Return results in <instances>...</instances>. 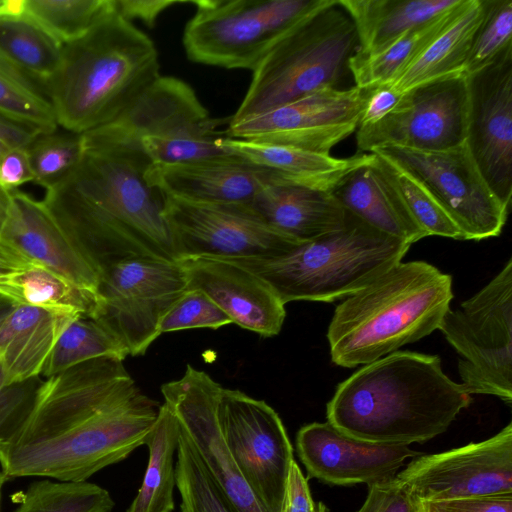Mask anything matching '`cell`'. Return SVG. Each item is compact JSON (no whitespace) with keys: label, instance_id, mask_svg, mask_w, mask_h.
Returning <instances> with one entry per match:
<instances>
[{"label":"cell","instance_id":"6da1fadb","mask_svg":"<svg viewBox=\"0 0 512 512\" xmlns=\"http://www.w3.org/2000/svg\"><path fill=\"white\" fill-rule=\"evenodd\" d=\"M160 405L117 358L83 362L42 380L27 418L0 445L7 478L87 481L145 445Z\"/></svg>","mask_w":512,"mask_h":512},{"label":"cell","instance_id":"7a4b0ae2","mask_svg":"<svg viewBox=\"0 0 512 512\" xmlns=\"http://www.w3.org/2000/svg\"><path fill=\"white\" fill-rule=\"evenodd\" d=\"M150 165L139 151L84 145L78 167L46 190L43 202L99 274L131 256L178 261L165 194L146 179Z\"/></svg>","mask_w":512,"mask_h":512},{"label":"cell","instance_id":"3957f363","mask_svg":"<svg viewBox=\"0 0 512 512\" xmlns=\"http://www.w3.org/2000/svg\"><path fill=\"white\" fill-rule=\"evenodd\" d=\"M472 402L441 359L395 351L363 365L341 382L327 403V422L368 442L424 443L445 432Z\"/></svg>","mask_w":512,"mask_h":512},{"label":"cell","instance_id":"277c9868","mask_svg":"<svg viewBox=\"0 0 512 512\" xmlns=\"http://www.w3.org/2000/svg\"><path fill=\"white\" fill-rule=\"evenodd\" d=\"M159 69L154 42L115 8L63 45L47 85L58 125L83 134L110 122L160 76Z\"/></svg>","mask_w":512,"mask_h":512},{"label":"cell","instance_id":"5b68a950","mask_svg":"<svg viewBox=\"0 0 512 512\" xmlns=\"http://www.w3.org/2000/svg\"><path fill=\"white\" fill-rule=\"evenodd\" d=\"M452 277L424 261L399 262L335 309L327 339L332 362L366 365L439 329Z\"/></svg>","mask_w":512,"mask_h":512},{"label":"cell","instance_id":"8992f818","mask_svg":"<svg viewBox=\"0 0 512 512\" xmlns=\"http://www.w3.org/2000/svg\"><path fill=\"white\" fill-rule=\"evenodd\" d=\"M410 246L348 211L341 228L303 242L286 255L230 261L266 281L284 304L333 302L359 291L401 262Z\"/></svg>","mask_w":512,"mask_h":512},{"label":"cell","instance_id":"52a82bcc","mask_svg":"<svg viewBox=\"0 0 512 512\" xmlns=\"http://www.w3.org/2000/svg\"><path fill=\"white\" fill-rule=\"evenodd\" d=\"M358 48L355 26L337 0H323L269 50L228 122H238L325 88H337Z\"/></svg>","mask_w":512,"mask_h":512},{"label":"cell","instance_id":"ba28073f","mask_svg":"<svg viewBox=\"0 0 512 512\" xmlns=\"http://www.w3.org/2000/svg\"><path fill=\"white\" fill-rule=\"evenodd\" d=\"M221 123L188 83L160 75L113 120L82 136L84 145L142 152L151 165L176 164L227 153Z\"/></svg>","mask_w":512,"mask_h":512},{"label":"cell","instance_id":"9c48e42d","mask_svg":"<svg viewBox=\"0 0 512 512\" xmlns=\"http://www.w3.org/2000/svg\"><path fill=\"white\" fill-rule=\"evenodd\" d=\"M323 0H194L183 33L195 63L255 70L269 50Z\"/></svg>","mask_w":512,"mask_h":512},{"label":"cell","instance_id":"30bf717a","mask_svg":"<svg viewBox=\"0 0 512 512\" xmlns=\"http://www.w3.org/2000/svg\"><path fill=\"white\" fill-rule=\"evenodd\" d=\"M439 330L459 355L460 384L470 394L512 403V259L480 291L451 308Z\"/></svg>","mask_w":512,"mask_h":512},{"label":"cell","instance_id":"8fae6325","mask_svg":"<svg viewBox=\"0 0 512 512\" xmlns=\"http://www.w3.org/2000/svg\"><path fill=\"white\" fill-rule=\"evenodd\" d=\"M186 290L179 261L123 258L100 270V307L95 318L121 340L129 355H143L160 336L162 318Z\"/></svg>","mask_w":512,"mask_h":512},{"label":"cell","instance_id":"7c38bea8","mask_svg":"<svg viewBox=\"0 0 512 512\" xmlns=\"http://www.w3.org/2000/svg\"><path fill=\"white\" fill-rule=\"evenodd\" d=\"M164 215L178 261L274 258L301 244L269 226L251 204L198 202L165 195Z\"/></svg>","mask_w":512,"mask_h":512},{"label":"cell","instance_id":"4fadbf2b","mask_svg":"<svg viewBox=\"0 0 512 512\" xmlns=\"http://www.w3.org/2000/svg\"><path fill=\"white\" fill-rule=\"evenodd\" d=\"M222 438L264 512H282L293 446L278 413L265 401L223 388L217 404Z\"/></svg>","mask_w":512,"mask_h":512},{"label":"cell","instance_id":"5bb4252c","mask_svg":"<svg viewBox=\"0 0 512 512\" xmlns=\"http://www.w3.org/2000/svg\"><path fill=\"white\" fill-rule=\"evenodd\" d=\"M372 152L387 156L413 174L456 225L463 240H482L501 233L509 208L488 185L466 140L444 150L387 146Z\"/></svg>","mask_w":512,"mask_h":512},{"label":"cell","instance_id":"9a60e30c","mask_svg":"<svg viewBox=\"0 0 512 512\" xmlns=\"http://www.w3.org/2000/svg\"><path fill=\"white\" fill-rule=\"evenodd\" d=\"M468 90L464 74L447 76L403 92L379 120L356 129L359 151L399 146L436 151L463 143L467 135Z\"/></svg>","mask_w":512,"mask_h":512},{"label":"cell","instance_id":"2e32d148","mask_svg":"<svg viewBox=\"0 0 512 512\" xmlns=\"http://www.w3.org/2000/svg\"><path fill=\"white\" fill-rule=\"evenodd\" d=\"M395 478L418 503L512 494V423L483 441L421 454Z\"/></svg>","mask_w":512,"mask_h":512},{"label":"cell","instance_id":"e0dca14e","mask_svg":"<svg viewBox=\"0 0 512 512\" xmlns=\"http://www.w3.org/2000/svg\"><path fill=\"white\" fill-rule=\"evenodd\" d=\"M366 89L325 88L238 122H228L230 138L293 146L317 153L331 149L356 131Z\"/></svg>","mask_w":512,"mask_h":512},{"label":"cell","instance_id":"ac0fdd59","mask_svg":"<svg viewBox=\"0 0 512 512\" xmlns=\"http://www.w3.org/2000/svg\"><path fill=\"white\" fill-rule=\"evenodd\" d=\"M466 76V75H465ZM467 146L490 188L510 208L512 197V47L466 76Z\"/></svg>","mask_w":512,"mask_h":512},{"label":"cell","instance_id":"d6986e66","mask_svg":"<svg viewBox=\"0 0 512 512\" xmlns=\"http://www.w3.org/2000/svg\"><path fill=\"white\" fill-rule=\"evenodd\" d=\"M222 389L207 373L187 365L183 376L162 385L161 392L233 512H264L222 438L217 421Z\"/></svg>","mask_w":512,"mask_h":512},{"label":"cell","instance_id":"ffe728a7","mask_svg":"<svg viewBox=\"0 0 512 512\" xmlns=\"http://www.w3.org/2000/svg\"><path fill=\"white\" fill-rule=\"evenodd\" d=\"M297 453L308 477L331 485H369L396 477L408 458L422 453L403 444L375 443L350 437L329 422L301 427Z\"/></svg>","mask_w":512,"mask_h":512},{"label":"cell","instance_id":"44dd1931","mask_svg":"<svg viewBox=\"0 0 512 512\" xmlns=\"http://www.w3.org/2000/svg\"><path fill=\"white\" fill-rule=\"evenodd\" d=\"M187 289L205 293L232 321L263 337L277 335L284 323L285 304L272 287L244 266L224 259L179 260Z\"/></svg>","mask_w":512,"mask_h":512},{"label":"cell","instance_id":"7402d4cb","mask_svg":"<svg viewBox=\"0 0 512 512\" xmlns=\"http://www.w3.org/2000/svg\"><path fill=\"white\" fill-rule=\"evenodd\" d=\"M148 182L165 195L209 203L251 204L279 172L229 152L176 164H152Z\"/></svg>","mask_w":512,"mask_h":512},{"label":"cell","instance_id":"603a6c76","mask_svg":"<svg viewBox=\"0 0 512 512\" xmlns=\"http://www.w3.org/2000/svg\"><path fill=\"white\" fill-rule=\"evenodd\" d=\"M0 234L35 264L97 291L99 271L42 201L18 189Z\"/></svg>","mask_w":512,"mask_h":512},{"label":"cell","instance_id":"cb8c5ba5","mask_svg":"<svg viewBox=\"0 0 512 512\" xmlns=\"http://www.w3.org/2000/svg\"><path fill=\"white\" fill-rule=\"evenodd\" d=\"M251 206L269 226L301 243L341 228L348 217L331 192L282 181L266 185Z\"/></svg>","mask_w":512,"mask_h":512},{"label":"cell","instance_id":"d4e9b609","mask_svg":"<svg viewBox=\"0 0 512 512\" xmlns=\"http://www.w3.org/2000/svg\"><path fill=\"white\" fill-rule=\"evenodd\" d=\"M77 317L14 304L0 321V370L5 384L41 377L59 336Z\"/></svg>","mask_w":512,"mask_h":512},{"label":"cell","instance_id":"484cf974","mask_svg":"<svg viewBox=\"0 0 512 512\" xmlns=\"http://www.w3.org/2000/svg\"><path fill=\"white\" fill-rule=\"evenodd\" d=\"M219 144L226 152L279 172L280 180L331 192L350 171L363 164L368 153L335 158L293 146L242 140L223 136Z\"/></svg>","mask_w":512,"mask_h":512},{"label":"cell","instance_id":"4316f807","mask_svg":"<svg viewBox=\"0 0 512 512\" xmlns=\"http://www.w3.org/2000/svg\"><path fill=\"white\" fill-rule=\"evenodd\" d=\"M349 212L374 229L409 245L427 237L374 166L372 154L331 191Z\"/></svg>","mask_w":512,"mask_h":512},{"label":"cell","instance_id":"83f0119b","mask_svg":"<svg viewBox=\"0 0 512 512\" xmlns=\"http://www.w3.org/2000/svg\"><path fill=\"white\" fill-rule=\"evenodd\" d=\"M484 13L485 0H463L451 22L387 85L402 94L425 82L464 74Z\"/></svg>","mask_w":512,"mask_h":512},{"label":"cell","instance_id":"f1b7e54d","mask_svg":"<svg viewBox=\"0 0 512 512\" xmlns=\"http://www.w3.org/2000/svg\"><path fill=\"white\" fill-rule=\"evenodd\" d=\"M352 20L358 38L357 53L371 54L407 30L421 25L458 0H337Z\"/></svg>","mask_w":512,"mask_h":512},{"label":"cell","instance_id":"f546056e","mask_svg":"<svg viewBox=\"0 0 512 512\" xmlns=\"http://www.w3.org/2000/svg\"><path fill=\"white\" fill-rule=\"evenodd\" d=\"M0 295L15 305H27L73 316L96 317L97 291L82 287L40 265L0 278Z\"/></svg>","mask_w":512,"mask_h":512},{"label":"cell","instance_id":"4dcf8cb0","mask_svg":"<svg viewBox=\"0 0 512 512\" xmlns=\"http://www.w3.org/2000/svg\"><path fill=\"white\" fill-rule=\"evenodd\" d=\"M179 437V420L171 408L163 403L145 444L149 459L142 484L126 512L174 511L175 458Z\"/></svg>","mask_w":512,"mask_h":512},{"label":"cell","instance_id":"1f68e13d","mask_svg":"<svg viewBox=\"0 0 512 512\" xmlns=\"http://www.w3.org/2000/svg\"><path fill=\"white\" fill-rule=\"evenodd\" d=\"M62 51L63 44L29 16L0 17V61L46 94L60 66Z\"/></svg>","mask_w":512,"mask_h":512},{"label":"cell","instance_id":"d6a6232c","mask_svg":"<svg viewBox=\"0 0 512 512\" xmlns=\"http://www.w3.org/2000/svg\"><path fill=\"white\" fill-rule=\"evenodd\" d=\"M463 0L435 18L415 26L371 54L356 51L348 60L355 86L368 89L393 81L451 22Z\"/></svg>","mask_w":512,"mask_h":512},{"label":"cell","instance_id":"836d02e7","mask_svg":"<svg viewBox=\"0 0 512 512\" xmlns=\"http://www.w3.org/2000/svg\"><path fill=\"white\" fill-rule=\"evenodd\" d=\"M129 355L121 340L98 318L80 316L71 321L47 357L41 377L57 375L98 358L123 360Z\"/></svg>","mask_w":512,"mask_h":512},{"label":"cell","instance_id":"e575fe53","mask_svg":"<svg viewBox=\"0 0 512 512\" xmlns=\"http://www.w3.org/2000/svg\"><path fill=\"white\" fill-rule=\"evenodd\" d=\"M374 166L386 179L400 202L426 234L463 240V236L427 188L408 170L379 152H371Z\"/></svg>","mask_w":512,"mask_h":512},{"label":"cell","instance_id":"d590c367","mask_svg":"<svg viewBox=\"0 0 512 512\" xmlns=\"http://www.w3.org/2000/svg\"><path fill=\"white\" fill-rule=\"evenodd\" d=\"M108 490L88 481L43 480L31 483L13 512H112Z\"/></svg>","mask_w":512,"mask_h":512},{"label":"cell","instance_id":"8d00e7d4","mask_svg":"<svg viewBox=\"0 0 512 512\" xmlns=\"http://www.w3.org/2000/svg\"><path fill=\"white\" fill-rule=\"evenodd\" d=\"M33 181L49 190L67 179L84 154L83 136L61 126L42 131L26 147Z\"/></svg>","mask_w":512,"mask_h":512},{"label":"cell","instance_id":"74e56055","mask_svg":"<svg viewBox=\"0 0 512 512\" xmlns=\"http://www.w3.org/2000/svg\"><path fill=\"white\" fill-rule=\"evenodd\" d=\"M25 8L27 16L64 45L113 11L115 0H26Z\"/></svg>","mask_w":512,"mask_h":512},{"label":"cell","instance_id":"f35d334b","mask_svg":"<svg viewBox=\"0 0 512 512\" xmlns=\"http://www.w3.org/2000/svg\"><path fill=\"white\" fill-rule=\"evenodd\" d=\"M175 472L180 512H233L181 425Z\"/></svg>","mask_w":512,"mask_h":512},{"label":"cell","instance_id":"ab89813d","mask_svg":"<svg viewBox=\"0 0 512 512\" xmlns=\"http://www.w3.org/2000/svg\"><path fill=\"white\" fill-rule=\"evenodd\" d=\"M0 113L41 131L58 126L47 94L0 61Z\"/></svg>","mask_w":512,"mask_h":512},{"label":"cell","instance_id":"60d3db41","mask_svg":"<svg viewBox=\"0 0 512 512\" xmlns=\"http://www.w3.org/2000/svg\"><path fill=\"white\" fill-rule=\"evenodd\" d=\"M512 47V0H485L484 17L476 31L464 74L470 75Z\"/></svg>","mask_w":512,"mask_h":512},{"label":"cell","instance_id":"b9f144b4","mask_svg":"<svg viewBox=\"0 0 512 512\" xmlns=\"http://www.w3.org/2000/svg\"><path fill=\"white\" fill-rule=\"evenodd\" d=\"M232 324L230 318L202 291L187 289L161 320L159 333Z\"/></svg>","mask_w":512,"mask_h":512},{"label":"cell","instance_id":"7bdbcfd3","mask_svg":"<svg viewBox=\"0 0 512 512\" xmlns=\"http://www.w3.org/2000/svg\"><path fill=\"white\" fill-rule=\"evenodd\" d=\"M41 382V377H34L5 384L0 370V445L9 440L27 418Z\"/></svg>","mask_w":512,"mask_h":512},{"label":"cell","instance_id":"ee69618b","mask_svg":"<svg viewBox=\"0 0 512 512\" xmlns=\"http://www.w3.org/2000/svg\"><path fill=\"white\" fill-rule=\"evenodd\" d=\"M368 487L365 501L355 512H420L418 503L396 478Z\"/></svg>","mask_w":512,"mask_h":512},{"label":"cell","instance_id":"f6af8a7d","mask_svg":"<svg viewBox=\"0 0 512 512\" xmlns=\"http://www.w3.org/2000/svg\"><path fill=\"white\" fill-rule=\"evenodd\" d=\"M418 506L420 512H512V494L421 502Z\"/></svg>","mask_w":512,"mask_h":512},{"label":"cell","instance_id":"bcb514c9","mask_svg":"<svg viewBox=\"0 0 512 512\" xmlns=\"http://www.w3.org/2000/svg\"><path fill=\"white\" fill-rule=\"evenodd\" d=\"M282 512H328L322 502L313 500L308 480L296 461L289 471Z\"/></svg>","mask_w":512,"mask_h":512},{"label":"cell","instance_id":"7dc6e473","mask_svg":"<svg viewBox=\"0 0 512 512\" xmlns=\"http://www.w3.org/2000/svg\"><path fill=\"white\" fill-rule=\"evenodd\" d=\"M33 181L26 148L9 149L0 159V185L8 191Z\"/></svg>","mask_w":512,"mask_h":512},{"label":"cell","instance_id":"c3c4849f","mask_svg":"<svg viewBox=\"0 0 512 512\" xmlns=\"http://www.w3.org/2000/svg\"><path fill=\"white\" fill-rule=\"evenodd\" d=\"M191 2L184 0H115V8L126 20L132 22V20L138 19L152 28L161 13L168 8Z\"/></svg>","mask_w":512,"mask_h":512},{"label":"cell","instance_id":"681fc988","mask_svg":"<svg viewBox=\"0 0 512 512\" xmlns=\"http://www.w3.org/2000/svg\"><path fill=\"white\" fill-rule=\"evenodd\" d=\"M401 94L384 84L366 89L364 107L358 125L370 124L387 114L398 102Z\"/></svg>","mask_w":512,"mask_h":512},{"label":"cell","instance_id":"f907efd6","mask_svg":"<svg viewBox=\"0 0 512 512\" xmlns=\"http://www.w3.org/2000/svg\"><path fill=\"white\" fill-rule=\"evenodd\" d=\"M33 265L37 264L0 236V278L22 271Z\"/></svg>","mask_w":512,"mask_h":512},{"label":"cell","instance_id":"816d5d0a","mask_svg":"<svg viewBox=\"0 0 512 512\" xmlns=\"http://www.w3.org/2000/svg\"><path fill=\"white\" fill-rule=\"evenodd\" d=\"M11 191L6 190L0 185V234L7 221L11 207Z\"/></svg>","mask_w":512,"mask_h":512},{"label":"cell","instance_id":"f5cc1de1","mask_svg":"<svg viewBox=\"0 0 512 512\" xmlns=\"http://www.w3.org/2000/svg\"><path fill=\"white\" fill-rule=\"evenodd\" d=\"M13 305L12 302L0 295V321L8 314Z\"/></svg>","mask_w":512,"mask_h":512},{"label":"cell","instance_id":"db71d44e","mask_svg":"<svg viewBox=\"0 0 512 512\" xmlns=\"http://www.w3.org/2000/svg\"><path fill=\"white\" fill-rule=\"evenodd\" d=\"M8 478L6 475L0 470V511H1V499H2V490L3 486Z\"/></svg>","mask_w":512,"mask_h":512},{"label":"cell","instance_id":"11a10c76","mask_svg":"<svg viewBox=\"0 0 512 512\" xmlns=\"http://www.w3.org/2000/svg\"><path fill=\"white\" fill-rule=\"evenodd\" d=\"M9 150L1 141H0V159L5 154V152Z\"/></svg>","mask_w":512,"mask_h":512}]
</instances>
